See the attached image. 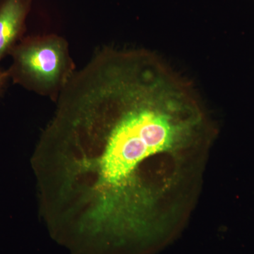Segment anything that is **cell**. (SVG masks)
<instances>
[{
    "mask_svg": "<svg viewBox=\"0 0 254 254\" xmlns=\"http://www.w3.org/2000/svg\"><path fill=\"white\" fill-rule=\"evenodd\" d=\"M7 70L14 83L57 100L75 71L67 41L55 34L26 37L10 53Z\"/></svg>",
    "mask_w": 254,
    "mask_h": 254,
    "instance_id": "6da1fadb",
    "label": "cell"
},
{
    "mask_svg": "<svg viewBox=\"0 0 254 254\" xmlns=\"http://www.w3.org/2000/svg\"><path fill=\"white\" fill-rule=\"evenodd\" d=\"M31 1L0 0V62L21 41Z\"/></svg>",
    "mask_w": 254,
    "mask_h": 254,
    "instance_id": "7a4b0ae2",
    "label": "cell"
},
{
    "mask_svg": "<svg viewBox=\"0 0 254 254\" xmlns=\"http://www.w3.org/2000/svg\"><path fill=\"white\" fill-rule=\"evenodd\" d=\"M8 78H9V75L7 71H2L0 70V92L2 90Z\"/></svg>",
    "mask_w": 254,
    "mask_h": 254,
    "instance_id": "3957f363",
    "label": "cell"
}]
</instances>
